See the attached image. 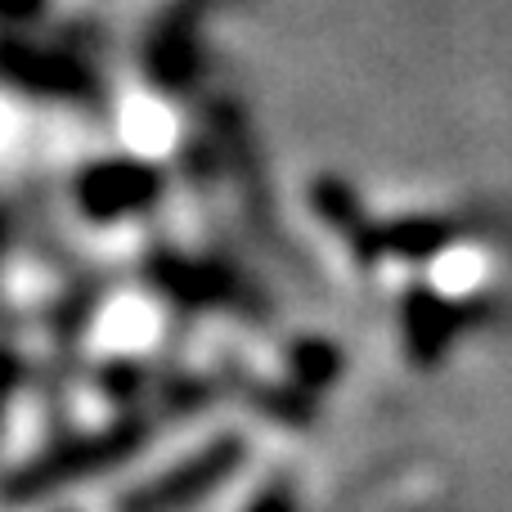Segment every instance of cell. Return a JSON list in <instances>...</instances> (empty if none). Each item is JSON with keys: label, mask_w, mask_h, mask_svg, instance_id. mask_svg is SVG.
Instances as JSON below:
<instances>
[{"label": "cell", "mask_w": 512, "mask_h": 512, "mask_svg": "<svg viewBox=\"0 0 512 512\" xmlns=\"http://www.w3.org/2000/svg\"><path fill=\"white\" fill-rule=\"evenodd\" d=\"M248 512H292V490L288 486H265L248 504Z\"/></svg>", "instance_id": "obj_2"}, {"label": "cell", "mask_w": 512, "mask_h": 512, "mask_svg": "<svg viewBox=\"0 0 512 512\" xmlns=\"http://www.w3.org/2000/svg\"><path fill=\"white\" fill-rule=\"evenodd\" d=\"M239 463H243L239 436H216V441L198 445L194 454H185L180 463H171L167 472H158V477H149L144 486H135L117 512H180V508L198 504L207 490L225 486Z\"/></svg>", "instance_id": "obj_1"}]
</instances>
